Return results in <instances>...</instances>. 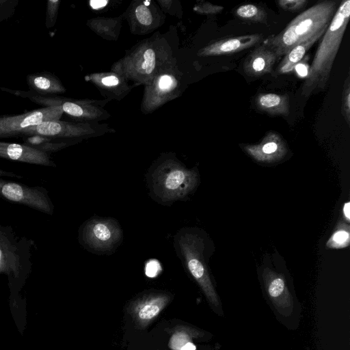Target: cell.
I'll list each match as a JSON object with an SVG mask.
<instances>
[{
  "label": "cell",
  "instance_id": "7c38bea8",
  "mask_svg": "<svg viewBox=\"0 0 350 350\" xmlns=\"http://www.w3.org/2000/svg\"><path fill=\"white\" fill-rule=\"evenodd\" d=\"M135 35H146L160 27L165 16L153 1H133L122 15Z\"/></svg>",
  "mask_w": 350,
  "mask_h": 350
},
{
  "label": "cell",
  "instance_id": "52a82bcc",
  "mask_svg": "<svg viewBox=\"0 0 350 350\" xmlns=\"http://www.w3.org/2000/svg\"><path fill=\"white\" fill-rule=\"evenodd\" d=\"M78 239L86 250L97 255L115 252L123 240V231L113 217L94 216L79 228Z\"/></svg>",
  "mask_w": 350,
  "mask_h": 350
},
{
  "label": "cell",
  "instance_id": "8fae6325",
  "mask_svg": "<svg viewBox=\"0 0 350 350\" xmlns=\"http://www.w3.org/2000/svg\"><path fill=\"white\" fill-rule=\"evenodd\" d=\"M62 106L36 109L20 114L0 116V139L19 137L25 130L45 121L59 120Z\"/></svg>",
  "mask_w": 350,
  "mask_h": 350
},
{
  "label": "cell",
  "instance_id": "cb8c5ba5",
  "mask_svg": "<svg viewBox=\"0 0 350 350\" xmlns=\"http://www.w3.org/2000/svg\"><path fill=\"white\" fill-rule=\"evenodd\" d=\"M123 16L96 17L90 18L87 25L96 34L107 40H117L122 27Z\"/></svg>",
  "mask_w": 350,
  "mask_h": 350
},
{
  "label": "cell",
  "instance_id": "44dd1931",
  "mask_svg": "<svg viewBox=\"0 0 350 350\" xmlns=\"http://www.w3.org/2000/svg\"><path fill=\"white\" fill-rule=\"evenodd\" d=\"M29 91L44 96H55L65 93L66 88L61 80L48 71L38 72L26 76Z\"/></svg>",
  "mask_w": 350,
  "mask_h": 350
},
{
  "label": "cell",
  "instance_id": "2e32d148",
  "mask_svg": "<svg viewBox=\"0 0 350 350\" xmlns=\"http://www.w3.org/2000/svg\"><path fill=\"white\" fill-rule=\"evenodd\" d=\"M262 278L266 292L276 310L288 317L293 309V299L282 275L270 268H265Z\"/></svg>",
  "mask_w": 350,
  "mask_h": 350
},
{
  "label": "cell",
  "instance_id": "ba28073f",
  "mask_svg": "<svg viewBox=\"0 0 350 350\" xmlns=\"http://www.w3.org/2000/svg\"><path fill=\"white\" fill-rule=\"evenodd\" d=\"M183 73L176 65L167 68L144 85L140 109L148 114L178 97L183 90Z\"/></svg>",
  "mask_w": 350,
  "mask_h": 350
},
{
  "label": "cell",
  "instance_id": "30bf717a",
  "mask_svg": "<svg viewBox=\"0 0 350 350\" xmlns=\"http://www.w3.org/2000/svg\"><path fill=\"white\" fill-rule=\"evenodd\" d=\"M0 198L49 215L54 213L55 206L49 191L41 186L29 187L0 177Z\"/></svg>",
  "mask_w": 350,
  "mask_h": 350
},
{
  "label": "cell",
  "instance_id": "f35d334b",
  "mask_svg": "<svg viewBox=\"0 0 350 350\" xmlns=\"http://www.w3.org/2000/svg\"><path fill=\"white\" fill-rule=\"evenodd\" d=\"M196 346L191 342L185 344L180 350H196Z\"/></svg>",
  "mask_w": 350,
  "mask_h": 350
},
{
  "label": "cell",
  "instance_id": "4dcf8cb0",
  "mask_svg": "<svg viewBox=\"0 0 350 350\" xmlns=\"http://www.w3.org/2000/svg\"><path fill=\"white\" fill-rule=\"evenodd\" d=\"M342 113L348 125H350V81L348 76L345 81L342 94Z\"/></svg>",
  "mask_w": 350,
  "mask_h": 350
},
{
  "label": "cell",
  "instance_id": "9a60e30c",
  "mask_svg": "<svg viewBox=\"0 0 350 350\" xmlns=\"http://www.w3.org/2000/svg\"><path fill=\"white\" fill-rule=\"evenodd\" d=\"M242 148L255 161L265 163L278 162L288 152L285 141L280 134L272 131L268 132L259 143L243 145Z\"/></svg>",
  "mask_w": 350,
  "mask_h": 350
},
{
  "label": "cell",
  "instance_id": "e0dca14e",
  "mask_svg": "<svg viewBox=\"0 0 350 350\" xmlns=\"http://www.w3.org/2000/svg\"><path fill=\"white\" fill-rule=\"evenodd\" d=\"M263 41V36L253 33L224 38L213 41L198 52L200 57L229 55L249 49Z\"/></svg>",
  "mask_w": 350,
  "mask_h": 350
},
{
  "label": "cell",
  "instance_id": "5b68a950",
  "mask_svg": "<svg viewBox=\"0 0 350 350\" xmlns=\"http://www.w3.org/2000/svg\"><path fill=\"white\" fill-rule=\"evenodd\" d=\"M173 245L183 267L198 284L209 304L218 308L220 301L206 265L205 238L200 231L193 228H182L174 236Z\"/></svg>",
  "mask_w": 350,
  "mask_h": 350
},
{
  "label": "cell",
  "instance_id": "e575fe53",
  "mask_svg": "<svg viewBox=\"0 0 350 350\" xmlns=\"http://www.w3.org/2000/svg\"><path fill=\"white\" fill-rule=\"evenodd\" d=\"M307 59L304 58L295 66L294 70L299 77H306L308 76L310 66L306 62Z\"/></svg>",
  "mask_w": 350,
  "mask_h": 350
},
{
  "label": "cell",
  "instance_id": "ffe728a7",
  "mask_svg": "<svg viewBox=\"0 0 350 350\" xmlns=\"http://www.w3.org/2000/svg\"><path fill=\"white\" fill-rule=\"evenodd\" d=\"M278 58L274 51L262 42L245 58L243 64V70L250 77L265 75L272 71Z\"/></svg>",
  "mask_w": 350,
  "mask_h": 350
},
{
  "label": "cell",
  "instance_id": "484cf974",
  "mask_svg": "<svg viewBox=\"0 0 350 350\" xmlns=\"http://www.w3.org/2000/svg\"><path fill=\"white\" fill-rule=\"evenodd\" d=\"M202 334L201 331L191 327H176L171 334L169 347L172 350H180L185 344L192 342L193 338H200Z\"/></svg>",
  "mask_w": 350,
  "mask_h": 350
},
{
  "label": "cell",
  "instance_id": "d6a6232c",
  "mask_svg": "<svg viewBox=\"0 0 350 350\" xmlns=\"http://www.w3.org/2000/svg\"><path fill=\"white\" fill-rule=\"evenodd\" d=\"M193 11L200 14H216L221 13L224 7L209 2H201L194 5Z\"/></svg>",
  "mask_w": 350,
  "mask_h": 350
},
{
  "label": "cell",
  "instance_id": "8d00e7d4",
  "mask_svg": "<svg viewBox=\"0 0 350 350\" xmlns=\"http://www.w3.org/2000/svg\"><path fill=\"white\" fill-rule=\"evenodd\" d=\"M343 215L347 222H349L350 220V203L347 202L343 206Z\"/></svg>",
  "mask_w": 350,
  "mask_h": 350
},
{
  "label": "cell",
  "instance_id": "74e56055",
  "mask_svg": "<svg viewBox=\"0 0 350 350\" xmlns=\"http://www.w3.org/2000/svg\"><path fill=\"white\" fill-rule=\"evenodd\" d=\"M10 177V178H22V176L18 175L14 172H8L0 169V177Z\"/></svg>",
  "mask_w": 350,
  "mask_h": 350
},
{
  "label": "cell",
  "instance_id": "ac0fdd59",
  "mask_svg": "<svg viewBox=\"0 0 350 350\" xmlns=\"http://www.w3.org/2000/svg\"><path fill=\"white\" fill-rule=\"evenodd\" d=\"M91 82L105 99L121 100L134 88L122 76L114 72L91 73L85 77Z\"/></svg>",
  "mask_w": 350,
  "mask_h": 350
},
{
  "label": "cell",
  "instance_id": "277c9868",
  "mask_svg": "<svg viewBox=\"0 0 350 350\" xmlns=\"http://www.w3.org/2000/svg\"><path fill=\"white\" fill-rule=\"evenodd\" d=\"M334 0L320 1L294 18L279 33L263 40L280 58L291 48L320 32L329 26L338 8Z\"/></svg>",
  "mask_w": 350,
  "mask_h": 350
},
{
  "label": "cell",
  "instance_id": "7a4b0ae2",
  "mask_svg": "<svg viewBox=\"0 0 350 350\" xmlns=\"http://www.w3.org/2000/svg\"><path fill=\"white\" fill-rule=\"evenodd\" d=\"M149 196L157 203L170 206L185 200L197 188L200 176L187 167L173 152L161 154L146 174Z\"/></svg>",
  "mask_w": 350,
  "mask_h": 350
},
{
  "label": "cell",
  "instance_id": "1f68e13d",
  "mask_svg": "<svg viewBox=\"0 0 350 350\" xmlns=\"http://www.w3.org/2000/svg\"><path fill=\"white\" fill-rule=\"evenodd\" d=\"M18 4V0H0V22L12 17Z\"/></svg>",
  "mask_w": 350,
  "mask_h": 350
},
{
  "label": "cell",
  "instance_id": "9c48e42d",
  "mask_svg": "<svg viewBox=\"0 0 350 350\" xmlns=\"http://www.w3.org/2000/svg\"><path fill=\"white\" fill-rule=\"evenodd\" d=\"M115 131L107 124L59 120L45 121L27 128L23 136L38 135L49 137L82 140L99 137Z\"/></svg>",
  "mask_w": 350,
  "mask_h": 350
},
{
  "label": "cell",
  "instance_id": "836d02e7",
  "mask_svg": "<svg viewBox=\"0 0 350 350\" xmlns=\"http://www.w3.org/2000/svg\"><path fill=\"white\" fill-rule=\"evenodd\" d=\"M276 3L284 10L297 12L304 8L308 1L307 0H279Z\"/></svg>",
  "mask_w": 350,
  "mask_h": 350
},
{
  "label": "cell",
  "instance_id": "d590c367",
  "mask_svg": "<svg viewBox=\"0 0 350 350\" xmlns=\"http://www.w3.org/2000/svg\"><path fill=\"white\" fill-rule=\"evenodd\" d=\"M107 3V1H91L90 5L94 10H99L105 7Z\"/></svg>",
  "mask_w": 350,
  "mask_h": 350
},
{
  "label": "cell",
  "instance_id": "f546056e",
  "mask_svg": "<svg viewBox=\"0 0 350 350\" xmlns=\"http://www.w3.org/2000/svg\"><path fill=\"white\" fill-rule=\"evenodd\" d=\"M157 2L163 12H166L179 18H182L183 9L179 1L174 0H157Z\"/></svg>",
  "mask_w": 350,
  "mask_h": 350
},
{
  "label": "cell",
  "instance_id": "5bb4252c",
  "mask_svg": "<svg viewBox=\"0 0 350 350\" xmlns=\"http://www.w3.org/2000/svg\"><path fill=\"white\" fill-rule=\"evenodd\" d=\"M109 100L95 99H75L67 98L62 105L66 114L78 122L94 123L110 118V113L103 108Z\"/></svg>",
  "mask_w": 350,
  "mask_h": 350
},
{
  "label": "cell",
  "instance_id": "4316f807",
  "mask_svg": "<svg viewBox=\"0 0 350 350\" xmlns=\"http://www.w3.org/2000/svg\"><path fill=\"white\" fill-rule=\"evenodd\" d=\"M235 14L242 20L255 23H265L267 18V12L263 8L250 3L238 7L235 10Z\"/></svg>",
  "mask_w": 350,
  "mask_h": 350
},
{
  "label": "cell",
  "instance_id": "3957f363",
  "mask_svg": "<svg viewBox=\"0 0 350 350\" xmlns=\"http://www.w3.org/2000/svg\"><path fill=\"white\" fill-rule=\"evenodd\" d=\"M349 18L350 1H342L315 52L308 76L301 86L303 96L308 97L325 89Z\"/></svg>",
  "mask_w": 350,
  "mask_h": 350
},
{
  "label": "cell",
  "instance_id": "83f0119b",
  "mask_svg": "<svg viewBox=\"0 0 350 350\" xmlns=\"http://www.w3.org/2000/svg\"><path fill=\"white\" fill-rule=\"evenodd\" d=\"M349 242V226L344 222H340L327 241L326 246L330 249H342L347 247Z\"/></svg>",
  "mask_w": 350,
  "mask_h": 350
},
{
  "label": "cell",
  "instance_id": "7402d4cb",
  "mask_svg": "<svg viewBox=\"0 0 350 350\" xmlns=\"http://www.w3.org/2000/svg\"><path fill=\"white\" fill-rule=\"evenodd\" d=\"M258 110L271 116L286 117L290 113L289 97L287 94L260 93L254 98Z\"/></svg>",
  "mask_w": 350,
  "mask_h": 350
},
{
  "label": "cell",
  "instance_id": "d6986e66",
  "mask_svg": "<svg viewBox=\"0 0 350 350\" xmlns=\"http://www.w3.org/2000/svg\"><path fill=\"white\" fill-rule=\"evenodd\" d=\"M0 158L45 167L57 166L51 154L24 144L0 141Z\"/></svg>",
  "mask_w": 350,
  "mask_h": 350
},
{
  "label": "cell",
  "instance_id": "d4e9b609",
  "mask_svg": "<svg viewBox=\"0 0 350 350\" xmlns=\"http://www.w3.org/2000/svg\"><path fill=\"white\" fill-rule=\"evenodd\" d=\"M23 144L51 154L70 146L79 143L81 140L64 139L33 135L21 137Z\"/></svg>",
  "mask_w": 350,
  "mask_h": 350
},
{
  "label": "cell",
  "instance_id": "f1b7e54d",
  "mask_svg": "<svg viewBox=\"0 0 350 350\" xmlns=\"http://www.w3.org/2000/svg\"><path fill=\"white\" fill-rule=\"evenodd\" d=\"M61 1L59 0H47L46 8L45 25L46 28L50 29L55 26Z\"/></svg>",
  "mask_w": 350,
  "mask_h": 350
},
{
  "label": "cell",
  "instance_id": "8992f818",
  "mask_svg": "<svg viewBox=\"0 0 350 350\" xmlns=\"http://www.w3.org/2000/svg\"><path fill=\"white\" fill-rule=\"evenodd\" d=\"M33 241L19 237L9 226L0 223V275H6L10 281L27 275L31 267Z\"/></svg>",
  "mask_w": 350,
  "mask_h": 350
},
{
  "label": "cell",
  "instance_id": "6da1fadb",
  "mask_svg": "<svg viewBox=\"0 0 350 350\" xmlns=\"http://www.w3.org/2000/svg\"><path fill=\"white\" fill-rule=\"evenodd\" d=\"M176 62L172 44L164 35L157 32L128 49L121 59L112 64L111 71L122 76L135 87L146 85L161 71L176 65Z\"/></svg>",
  "mask_w": 350,
  "mask_h": 350
},
{
  "label": "cell",
  "instance_id": "603a6c76",
  "mask_svg": "<svg viewBox=\"0 0 350 350\" xmlns=\"http://www.w3.org/2000/svg\"><path fill=\"white\" fill-rule=\"evenodd\" d=\"M325 31L318 33L291 48L278 65L275 74L282 75L293 71L296 64L304 59L310 48L322 37Z\"/></svg>",
  "mask_w": 350,
  "mask_h": 350
},
{
  "label": "cell",
  "instance_id": "4fadbf2b",
  "mask_svg": "<svg viewBox=\"0 0 350 350\" xmlns=\"http://www.w3.org/2000/svg\"><path fill=\"white\" fill-rule=\"evenodd\" d=\"M172 299V295L165 291H148L132 301L129 313L135 326L146 329L163 311Z\"/></svg>",
  "mask_w": 350,
  "mask_h": 350
}]
</instances>
